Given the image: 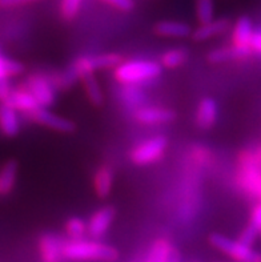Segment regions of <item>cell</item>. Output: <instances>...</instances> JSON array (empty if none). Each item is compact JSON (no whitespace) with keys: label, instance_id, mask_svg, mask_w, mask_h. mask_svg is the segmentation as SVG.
I'll return each instance as SVG.
<instances>
[{"label":"cell","instance_id":"d6986e66","mask_svg":"<svg viewBox=\"0 0 261 262\" xmlns=\"http://www.w3.org/2000/svg\"><path fill=\"white\" fill-rule=\"evenodd\" d=\"M153 32L162 37H188L192 35L191 27L183 21L162 20L153 27Z\"/></svg>","mask_w":261,"mask_h":262},{"label":"cell","instance_id":"4dcf8cb0","mask_svg":"<svg viewBox=\"0 0 261 262\" xmlns=\"http://www.w3.org/2000/svg\"><path fill=\"white\" fill-rule=\"evenodd\" d=\"M106 3L111 4L112 7L117 8L120 11H131L135 7V2L133 0H103Z\"/></svg>","mask_w":261,"mask_h":262},{"label":"cell","instance_id":"d590c367","mask_svg":"<svg viewBox=\"0 0 261 262\" xmlns=\"http://www.w3.org/2000/svg\"><path fill=\"white\" fill-rule=\"evenodd\" d=\"M255 262H261V253H257V257H256Z\"/></svg>","mask_w":261,"mask_h":262},{"label":"cell","instance_id":"e0dca14e","mask_svg":"<svg viewBox=\"0 0 261 262\" xmlns=\"http://www.w3.org/2000/svg\"><path fill=\"white\" fill-rule=\"evenodd\" d=\"M253 51L244 50V48H237L235 46L222 47V48H216L208 52L207 60L211 64H220L225 61H232V60H245L251 56Z\"/></svg>","mask_w":261,"mask_h":262},{"label":"cell","instance_id":"277c9868","mask_svg":"<svg viewBox=\"0 0 261 262\" xmlns=\"http://www.w3.org/2000/svg\"><path fill=\"white\" fill-rule=\"evenodd\" d=\"M167 146H168V140L166 136H155L133 146L129 157L136 165H151L163 160Z\"/></svg>","mask_w":261,"mask_h":262},{"label":"cell","instance_id":"d4e9b609","mask_svg":"<svg viewBox=\"0 0 261 262\" xmlns=\"http://www.w3.org/2000/svg\"><path fill=\"white\" fill-rule=\"evenodd\" d=\"M83 83L84 90H86L87 97H88L89 103L95 106H100L104 101V96H103L102 88L99 85V81L96 80L93 75H88V76L83 77L80 80Z\"/></svg>","mask_w":261,"mask_h":262},{"label":"cell","instance_id":"52a82bcc","mask_svg":"<svg viewBox=\"0 0 261 262\" xmlns=\"http://www.w3.org/2000/svg\"><path fill=\"white\" fill-rule=\"evenodd\" d=\"M32 121H35L39 125L47 126L52 130H56V132L62 133H72L73 130L76 129V124L71 121L70 119H66V117H62L56 113H52L47 108L43 106H39L37 110H35L33 112H31L30 115H27Z\"/></svg>","mask_w":261,"mask_h":262},{"label":"cell","instance_id":"83f0119b","mask_svg":"<svg viewBox=\"0 0 261 262\" xmlns=\"http://www.w3.org/2000/svg\"><path fill=\"white\" fill-rule=\"evenodd\" d=\"M238 165H255L261 166V145L252 149H244L238 153Z\"/></svg>","mask_w":261,"mask_h":262},{"label":"cell","instance_id":"44dd1931","mask_svg":"<svg viewBox=\"0 0 261 262\" xmlns=\"http://www.w3.org/2000/svg\"><path fill=\"white\" fill-rule=\"evenodd\" d=\"M19 164L16 160H8L0 169V196H8L15 188Z\"/></svg>","mask_w":261,"mask_h":262},{"label":"cell","instance_id":"5b68a950","mask_svg":"<svg viewBox=\"0 0 261 262\" xmlns=\"http://www.w3.org/2000/svg\"><path fill=\"white\" fill-rule=\"evenodd\" d=\"M209 244L236 262H255L257 257V253L252 249V246L244 245L238 239H232L220 233H212L209 236Z\"/></svg>","mask_w":261,"mask_h":262},{"label":"cell","instance_id":"1f68e13d","mask_svg":"<svg viewBox=\"0 0 261 262\" xmlns=\"http://www.w3.org/2000/svg\"><path fill=\"white\" fill-rule=\"evenodd\" d=\"M251 225H253L255 228H257L258 232L261 229V200L255 205V208L252 209L251 213V221H249Z\"/></svg>","mask_w":261,"mask_h":262},{"label":"cell","instance_id":"7c38bea8","mask_svg":"<svg viewBox=\"0 0 261 262\" xmlns=\"http://www.w3.org/2000/svg\"><path fill=\"white\" fill-rule=\"evenodd\" d=\"M116 210L113 206H103L93 213L88 220V234L92 238H100L104 233L109 229L111 224L113 223Z\"/></svg>","mask_w":261,"mask_h":262},{"label":"cell","instance_id":"8d00e7d4","mask_svg":"<svg viewBox=\"0 0 261 262\" xmlns=\"http://www.w3.org/2000/svg\"><path fill=\"white\" fill-rule=\"evenodd\" d=\"M258 237H260V238H261V229H260V232H258Z\"/></svg>","mask_w":261,"mask_h":262},{"label":"cell","instance_id":"836d02e7","mask_svg":"<svg viewBox=\"0 0 261 262\" xmlns=\"http://www.w3.org/2000/svg\"><path fill=\"white\" fill-rule=\"evenodd\" d=\"M251 48L253 51V53H257V55L261 56V30L255 31V33H253Z\"/></svg>","mask_w":261,"mask_h":262},{"label":"cell","instance_id":"cb8c5ba5","mask_svg":"<svg viewBox=\"0 0 261 262\" xmlns=\"http://www.w3.org/2000/svg\"><path fill=\"white\" fill-rule=\"evenodd\" d=\"M120 97L127 106L136 108V110L143 106V103L146 100L144 92L140 90L139 85H122Z\"/></svg>","mask_w":261,"mask_h":262},{"label":"cell","instance_id":"484cf974","mask_svg":"<svg viewBox=\"0 0 261 262\" xmlns=\"http://www.w3.org/2000/svg\"><path fill=\"white\" fill-rule=\"evenodd\" d=\"M67 236L70 239H83L84 236L88 233V225L83 219L80 217H70L64 225Z\"/></svg>","mask_w":261,"mask_h":262},{"label":"cell","instance_id":"30bf717a","mask_svg":"<svg viewBox=\"0 0 261 262\" xmlns=\"http://www.w3.org/2000/svg\"><path fill=\"white\" fill-rule=\"evenodd\" d=\"M23 64L13 60L11 57H7L0 50V101L3 103L6 99L10 96L12 88L10 86V79L13 76H17L23 73Z\"/></svg>","mask_w":261,"mask_h":262},{"label":"cell","instance_id":"5bb4252c","mask_svg":"<svg viewBox=\"0 0 261 262\" xmlns=\"http://www.w3.org/2000/svg\"><path fill=\"white\" fill-rule=\"evenodd\" d=\"M232 21L228 17H220V19H213L209 23L200 24L195 31H192L191 37L196 43H202L205 40H209L212 37H216L218 35H223L227 31L231 30Z\"/></svg>","mask_w":261,"mask_h":262},{"label":"cell","instance_id":"8fae6325","mask_svg":"<svg viewBox=\"0 0 261 262\" xmlns=\"http://www.w3.org/2000/svg\"><path fill=\"white\" fill-rule=\"evenodd\" d=\"M63 248V239L55 234H50V233L43 234L37 243V249H39L42 262H62L64 259Z\"/></svg>","mask_w":261,"mask_h":262},{"label":"cell","instance_id":"6da1fadb","mask_svg":"<svg viewBox=\"0 0 261 262\" xmlns=\"http://www.w3.org/2000/svg\"><path fill=\"white\" fill-rule=\"evenodd\" d=\"M123 63V57L117 53H103L95 56H79L70 67H67L63 72L51 75V83L56 90L64 91L75 84V81L82 80L88 75H93L96 71L115 70L116 67Z\"/></svg>","mask_w":261,"mask_h":262},{"label":"cell","instance_id":"9c48e42d","mask_svg":"<svg viewBox=\"0 0 261 262\" xmlns=\"http://www.w3.org/2000/svg\"><path fill=\"white\" fill-rule=\"evenodd\" d=\"M176 119V113L172 110L160 106L143 105L135 111V120L143 125H162L172 123Z\"/></svg>","mask_w":261,"mask_h":262},{"label":"cell","instance_id":"f546056e","mask_svg":"<svg viewBox=\"0 0 261 262\" xmlns=\"http://www.w3.org/2000/svg\"><path fill=\"white\" fill-rule=\"evenodd\" d=\"M257 237H258V229L249 224V225L245 226L244 230L240 233V236H238L237 239L240 241V243L244 244V245L252 246L253 244H255V241Z\"/></svg>","mask_w":261,"mask_h":262},{"label":"cell","instance_id":"3957f363","mask_svg":"<svg viewBox=\"0 0 261 262\" xmlns=\"http://www.w3.org/2000/svg\"><path fill=\"white\" fill-rule=\"evenodd\" d=\"M162 73V66L153 60L123 61L113 70V79L120 85H140L156 79Z\"/></svg>","mask_w":261,"mask_h":262},{"label":"cell","instance_id":"9a60e30c","mask_svg":"<svg viewBox=\"0 0 261 262\" xmlns=\"http://www.w3.org/2000/svg\"><path fill=\"white\" fill-rule=\"evenodd\" d=\"M217 117L218 108L216 100L212 97H204L200 100L195 115L196 125L202 129H211L217 121Z\"/></svg>","mask_w":261,"mask_h":262},{"label":"cell","instance_id":"8992f818","mask_svg":"<svg viewBox=\"0 0 261 262\" xmlns=\"http://www.w3.org/2000/svg\"><path fill=\"white\" fill-rule=\"evenodd\" d=\"M26 86L32 93L33 97L36 99L40 106L48 108V106L55 103V99H56L55 91H56V88L51 83L50 77L46 76V75L32 73V75L27 77Z\"/></svg>","mask_w":261,"mask_h":262},{"label":"cell","instance_id":"2e32d148","mask_svg":"<svg viewBox=\"0 0 261 262\" xmlns=\"http://www.w3.org/2000/svg\"><path fill=\"white\" fill-rule=\"evenodd\" d=\"M253 24H252L251 17L240 16L236 20L233 30H232V46L237 48H244V50H252L251 43L253 37Z\"/></svg>","mask_w":261,"mask_h":262},{"label":"cell","instance_id":"4fadbf2b","mask_svg":"<svg viewBox=\"0 0 261 262\" xmlns=\"http://www.w3.org/2000/svg\"><path fill=\"white\" fill-rule=\"evenodd\" d=\"M3 103L12 106L13 110H16L17 112H23L26 115H30L31 112H33L40 106L36 99L33 97V95L26 85L17 86V88L11 91L10 96L7 97L6 101H3Z\"/></svg>","mask_w":261,"mask_h":262},{"label":"cell","instance_id":"ba28073f","mask_svg":"<svg viewBox=\"0 0 261 262\" xmlns=\"http://www.w3.org/2000/svg\"><path fill=\"white\" fill-rule=\"evenodd\" d=\"M236 183L245 193L261 200V166L238 165Z\"/></svg>","mask_w":261,"mask_h":262},{"label":"cell","instance_id":"d6a6232c","mask_svg":"<svg viewBox=\"0 0 261 262\" xmlns=\"http://www.w3.org/2000/svg\"><path fill=\"white\" fill-rule=\"evenodd\" d=\"M42 0H0V8H13V7L26 6V4L36 3Z\"/></svg>","mask_w":261,"mask_h":262},{"label":"cell","instance_id":"e575fe53","mask_svg":"<svg viewBox=\"0 0 261 262\" xmlns=\"http://www.w3.org/2000/svg\"><path fill=\"white\" fill-rule=\"evenodd\" d=\"M171 262H180V256H178V253L176 252V250L175 253H173L172 258H171Z\"/></svg>","mask_w":261,"mask_h":262},{"label":"cell","instance_id":"7402d4cb","mask_svg":"<svg viewBox=\"0 0 261 262\" xmlns=\"http://www.w3.org/2000/svg\"><path fill=\"white\" fill-rule=\"evenodd\" d=\"M175 249L167 238H157L149 248L144 262H171Z\"/></svg>","mask_w":261,"mask_h":262},{"label":"cell","instance_id":"7a4b0ae2","mask_svg":"<svg viewBox=\"0 0 261 262\" xmlns=\"http://www.w3.org/2000/svg\"><path fill=\"white\" fill-rule=\"evenodd\" d=\"M63 254L71 261L113 262L119 258V252L112 246L84 238L64 241Z\"/></svg>","mask_w":261,"mask_h":262},{"label":"cell","instance_id":"603a6c76","mask_svg":"<svg viewBox=\"0 0 261 262\" xmlns=\"http://www.w3.org/2000/svg\"><path fill=\"white\" fill-rule=\"evenodd\" d=\"M188 56L189 53L187 48H182V47L171 48V50H167L162 55L160 66L164 67V68H168V70H175V68L184 66L187 63V60H188Z\"/></svg>","mask_w":261,"mask_h":262},{"label":"cell","instance_id":"ac0fdd59","mask_svg":"<svg viewBox=\"0 0 261 262\" xmlns=\"http://www.w3.org/2000/svg\"><path fill=\"white\" fill-rule=\"evenodd\" d=\"M92 185L95 194L99 199H106L109 196L113 185V170L111 166L102 165L93 174Z\"/></svg>","mask_w":261,"mask_h":262},{"label":"cell","instance_id":"ffe728a7","mask_svg":"<svg viewBox=\"0 0 261 262\" xmlns=\"http://www.w3.org/2000/svg\"><path fill=\"white\" fill-rule=\"evenodd\" d=\"M0 132L7 137H15L20 132L17 111L7 104H0Z\"/></svg>","mask_w":261,"mask_h":262},{"label":"cell","instance_id":"f1b7e54d","mask_svg":"<svg viewBox=\"0 0 261 262\" xmlns=\"http://www.w3.org/2000/svg\"><path fill=\"white\" fill-rule=\"evenodd\" d=\"M83 0H62L60 15L64 20H72L77 16Z\"/></svg>","mask_w":261,"mask_h":262},{"label":"cell","instance_id":"4316f807","mask_svg":"<svg viewBox=\"0 0 261 262\" xmlns=\"http://www.w3.org/2000/svg\"><path fill=\"white\" fill-rule=\"evenodd\" d=\"M196 16L200 24L212 21L215 17L213 0H196Z\"/></svg>","mask_w":261,"mask_h":262}]
</instances>
